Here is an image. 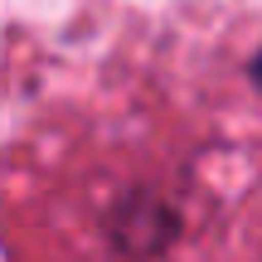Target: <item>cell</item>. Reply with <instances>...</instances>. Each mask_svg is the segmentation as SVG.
<instances>
[{"label": "cell", "instance_id": "obj_1", "mask_svg": "<svg viewBox=\"0 0 262 262\" xmlns=\"http://www.w3.org/2000/svg\"><path fill=\"white\" fill-rule=\"evenodd\" d=\"M253 78H257V88H262V49H257V58H253Z\"/></svg>", "mask_w": 262, "mask_h": 262}]
</instances>
